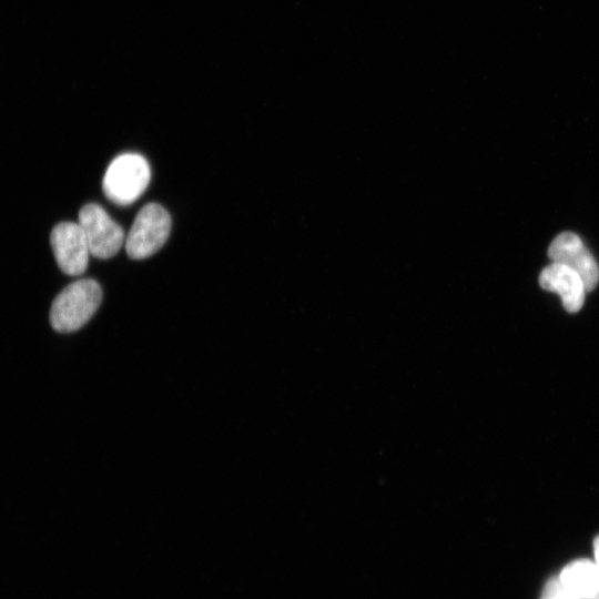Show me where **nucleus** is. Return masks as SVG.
<instances>
[{
  "label": "nucleus",
  "mask_w": 599,
  "mask_h": 599,
  "mask_svg": "<svg viewBox=\"0 0 599 599\" xmlns=\"http://www.w3.org/2000/svg\"><path fill=\"white\" fill-rule=\"evenodd\" d=\"M102 300V290L92 278H82L65 286L53 300L50 323L58 333H72L93 316Z\"/></svg>",
  "instance_id": "f257e3e1"
},
{
  "label": "nucleus",
  "mask_w": 599,
  "mask_h": 599,
  "mask_svg": "<svg viewBox=\"0 0 599 599\" xmlns=\"http://www.w3.org/2000/svg\"><path fill=\"white\" fill-rule=\"evenodd\" d=\"M151 177L148 161L138 153L116 156L108 166L102 187L105 196L118 205H128L145 191Z\"/></svg>",
  "instance_id": "f03ea898"
},
{
  "label": "nucleus",
  "mask_w": 599,
  "mask_h": 599,
  "mask_svg": "<svg viewBox=\"0 0 599 599\" xmlns=\"http://www.w3.org/2000/svg\"><path fill=\"white\" fill-rule=\"evenodd\" d=\"M171 231V216L158 203L144 205L136 214L125 241L129 257L142 260L159 251Z\"/></svg>",
  "instance_id": "7ed1b4c3"
},
{
  "label": "nucleus",
  "mask_w": 599,
  "mask_h": 599,
  "mask_svg": "<svg viewBox=\"0 0 599 599\" xmlns=\"http://www.w3.org/2000/svg\"><path fill=\"white\" fill-rule=\"evenodd\" d=\"M78 223L94 257L110 258L121 248L124 241L123 229L97 203H88L81 207Z\"/></svg>",
  "instance_id": "20e7f679"
},
{
  "label": "nucleus",
  "mask_w": 599,
  "mask_h": 599,
  "mask_svg": "<svg viewBox=\"0 0 599 599\" xmlns=\"http://www.w3.org/2000/svg\"><path fill=\"white\" fill-rule=\"evenodd\" d=\"M50 243L60 270L71 276L84 273L90 248L79 223L61 222L50 234Z\"/></svg>",
  "instance_id": "39448f33"
},
{
  "label": "nucleus",
  "mask_w": 599,
  "mask_h": 599,
  "mask_svg": "<svg viewBox=\"0 0 599 599\" xmlns=\"http://www.w3.org/2000/svg\"><path fill=\"white\" fill-rule=\"evenodd\" d=\"M549 258L573 270L582 278L587 292L599 282V266L581 238L571 232L558 234L548 248Z\"/></svg>",
  "instance_id": "423d86ee"
},
{
  "label": "nucleus",
  "mask_w": 599,
  "mask_h": 599,
  "mask_svg": "<svg viewBox=\"0 0 599 599\" xmlns=\"http://www.w3.org/2000/svg\"><path fill=\"white\" fill-rule=\"evenodd\" d=\"M539 285L559 294L564 307L569 313L578 312L587 292L582 278L566 265L552 262L539 275Z\"/></svg>",
  "instance_id": "0eeeda50"
},
{
  "label": "nucleus",
  "mask_w": 599,
  "mask_h": 599,
  "mask_svg": "<svg viewBox=\"0 0 599 599\" xmlns=\"http://www.w3.org/2000/svg\"><path fill=\"white\" fill-rule=\"evenodd\" d=\"M558 577L578 599H595L599 595V572L595 561L589 559L571 561Z\"/></svg>",
  "instance_id": "6e6552de"
},
{
  "label": "nucleus",
  "mask_w": 599,
  "mask_h": 599,
  "mask_svg": "<svg viewBox=\"0 0 599 599\" xmlns=\"http://www.w3.org/2000/svg\"><path fill=\"white\" fill-rule=\"evenodd\" d=\"M540 599H578L560 581L559 577L548 580L541 592Z\"/></svg>",
  "instance_id": "1a4fd4ad"
},
{
  "label": "nucleus",
  "mask_w": 599,
  "mask_h": 599,
  "mask_svg": "<svg viewBox=\"0 0 599 599\" xmlns=\"http://www.w3.org/2000/svg\"><path fill=\"white\" fill-rule=\"evenodd\" d=\"M595 564L599 572V536L593 540Z\"/></svg>",
  "instance_id": "9d476101"
},
{
  "label": "nucleus",
  "mask_w": 599,
  "mask_h": 599,
  "mask_svg": "<svg viewBox=\"0 0 599 599\" xmlns=\"http://www.w3.org/2000/svg\"><path fill=\"white\" fill-rule=\"evenodd\" d=\"M595 599H599V598H595Z\"/></svg>",
  "instance_id": "9b49d317"
}]
</instances>
